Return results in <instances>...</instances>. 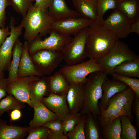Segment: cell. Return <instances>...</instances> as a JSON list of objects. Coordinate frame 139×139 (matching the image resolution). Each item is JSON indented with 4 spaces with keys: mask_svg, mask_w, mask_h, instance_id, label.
<instances>
[{
    "mask_svg": "<svg viewBox=\"0 0 139 139\" xmlns=\"http://www.w3.org/2000/svg\"><path fill=\"white\" fill-rule=\"evenodd\" d=\"M119 38L98 21L89 27L86 49L87 57L96 61L102 58L113 48Z\"/></svg>",
    "mask_w": 139,
    "mask_h": 139,
    "instance_id": "obj_1",
    "label": "cell"
},
{
    "mask_svg": "<svg viewBox=\"0 0 139 139\" xmlns=\"http://www.w3.org/2000/svg\"><path fill=\"white\" fill-rule=\"evenodd\" d=\"M54 21L48 9H38L33 5L23 17L20 24L25 29L24 37L25 41L29 43L38 37H46Z\"/></svg>",
    "mask_w": 139,
    "mask_h": 139,
    "instance_id": "obj_2",
    "label": "cell"
},
{
    "mask_svg": "<svg viewBox=\"0 0 139 139\" xmlns=\"http://www.w3.org/2000/svg\"><path fill=\"white\" fill-rule=\"evenodd\" d=\"M108 74L98 71L90 74L83 84L84 99L81 109L78 112L82 115L91 113L98 119L101 112L98 106L102 95V84Z\"/></svg>",
    "mask_w": 139,
    "mask_h": 139,
    "instance_id": "obj_3",
    "label": "cell"
},
{
    "mask_svg": "<svg viewBox=\"0 0 139 139\" xmlns=\"http://www.w3.org/2000/svg\"><path fill=\"white\" fill-rule=\"evenodd\" d=\"M89 27L79 31L65 46L62 52L63 60L66 64L72 65L78 63L87 57L86 45Z\"/></svg>",
    "mask_w": 139,
    "mask_h": 139,
    "instance_id": "obj_4",
    "label": "cell"
},
{
    "mask_svg": "<svg viewBox=\"0 0 139 139\" xmlns=\"http://www.w3.org/2000/svg\"><path fill=\"white\" fill-rule=\"evenodd\" d=\"M138 56L127 45L119 40L107 54L96 62L108 74L122 62L135 59Z\"/></svg>",
    "mask_w": 139,
    "mask_h": 139,
    "instance_id": "obj_5",
    "label": "cell"
},
{
    "mask_svg": "<svg viewBox=\"0 0 139 139\" xmlns=\"http://www.w3.org/2000/svg\"><path fill=\"white\" fill-rule=\"evenodd\" d=\"M69 83L84 84L87 76L98 71H104L96 61L92 59L72 65L65 64L59 70Z\"/></svg>",
    "mask_w": 139,
    "mask_h": 139,
    "instance_id": "obj_6",
    "label": "cell"
},
{
    "mask_svg": "<svg viewBox=\"0 0 139 139\" xmlns=\"http://www.w3.org/2000/svg\"><path fill=\"white\" fill-rule=\"evenodd\" d=\"M30 56L36 69L43 76L50 75L63 60L62 52L54 50H40Z\"/></svg>",
    "mask_w": 139,
    "mask_h": 139,
    "instance_id": "obj_7",
    "label": "cell"
},
{
    "mask_svg": "<svg viewBox=\"0 0 139 139\" xmlns=\"http://www.w3.org/2000/svg\"><path fill=\"white\" fill-rule=\"evenodd\" d=\"M49 36L42 40L38 37L28 43L30 55L41 50L46 49L62 52L65 46L72 39L71 36L63 35L51 28Z\"/></svg>",
    "mask_w": 139,
    "mask_h": 139,
    "instance_id": "obj_8",
    "label": "cell"
},
{
    "mask_svg": "<svg viewBox=\"0 0 139 139\" xmlns=\"http://www.w3.org/2000/svg\"><path fill=\"white\" fill-rule=\"evenodd\" d=\"M15 21L11 17L9 24L10 33L0 47V71L8 70L12 57L13 49L19 37L21 35L23 27L20 25L15 26Z\"/></svg>",
    "mask_w": 139,
    "mask_h": 139,
    "instance_id": "obj_9",
    "label": "cell"
},
{
    "mask_svg": "<svg viewBox=\"0 0 139 139\" xmlns=\"http://www.w3.org/2000/svg\"><path fill=\"white\" fill-rule=\"evenodd\" d=\"M94 22L83 17H69L54 20L51 28L64 35L74 36L79 31L89 27Z\"/></svg>",
    "mask_w": 139,
    "mask_h": 139,
    "instance_id": "obj_10",
    "label": "cell"
},
{
    "mask_svg": "<svg viewBox=\"0 0 139 139\" xmlns=\"http://www.w3.org/2000/svg\"><path fill=\"white\" fill-rule=\"evenodd\" d=\"M105 28L113 31L119 38H124L131 33L133 23L117 9L106 19L100 22Z\"/></svg>",
    "mask_w": 139,
    "mask_h": 139,
    "instance_id": "obj_11",
    "label": "cell"
},
{
    "mask_svg": "<svg viewBox=\"0 0 139 139\" xmlns=\"http://www.w3.org/2000/svg\"><path fill=\"white\" fill-rule=\"evenodd\" d=\"M40 77L31 76L22 78H17L13 81L8 83L7 93L18 99L28 104L31 108L33 106L30 100V86L32 81L39 79Z\"/></svg>",
    "mask_w": 139,
    "mask_h": 139,
    "instance_id": "obj_12",
    "label": "cell"
},
{
    "mask_svg": "<svg viewBox=\"0 0 139 139\" xmlns=\"http://www.w3.org/2000/svg\"><path fill=\"white\" fill-rule=\"evenodd\" d=\"M42 103L55 113L58 119L63 121L71 113L67 102L66 95H61L50 92L42 99Z\"/></svg>",
    "mask_w": 139,
    "mask_h": 139,
    "instance_id": "obj_13",
    "label": "cell"
},
{
    "mask_svg": "<svg viewBox=\"0 0 139 139\" xmlns=\"http://www.w3.org/2000/svg\"><path fill=\"white\" fill-rule=\"evenodd\" d=\"M128 87L126 84L114 78L109 79L106 77L102 85V95L98 103L100 111L107 108L109 101L112 97Z\"/></svg>",
    "mask_w": 139,
    "mask_h": 139,
    "instance_id": "obj_14",
    "label": "cell"
},
{
    "mask_svg": "<svg viewBox=\"0 0 139 139\" xmlns=\"http://www.w3.org/2000/svg\"><path fill=\"white\" fill-rule=\"evenodd\" d=\"M84 99L83 84L69 83L66 100L71 114L79 112L82 108Z\"/></svg>",
    "mask_w": 139,
    "mask_h": 139,
    "instance_id": "obj_15",
    "label": "cell"
},
{
    "mask_svg": "<svg viewBox=\"0 0 139 139\" xmlns=\"http://www.w3.org/2000/svg\"><path fill=\"white\" fill-rule=\"evenodd\" d=\"M28 42L25 41L23 44L22 51L17 71V77L22 78L31 76L41 77L43 75L36 69L28 50Z\"/></svg>",
    "mask_w": 139,
    "mask_h": 139,
    "instance_id": "obj_16",
    "label": "cell"
},
{
    "mask_svg": "<svg viewBox=\"0 0 139 139\" xmlns=\"http://www.w3.org/2000/svg\"><path fill=\"white\" fill-rule=\"evenodd\" d=\"M30 100L33 106L51 92L48 77L43 76L31 82L30 86Z\"/></svg>",
    "mask_w": 139,
    "mask_h": 139,
    "instance_id": "obj_17",
    "label": "cell"
},
{
    "mask_svg": "<svg viewBox=\"0 0 139 139\" xmlns=\"http://www.w3.org/2000/svg\"><path fill=\"white\" fill-rule=\"evenodd\" d=\"M101 112L98 120L102 129L115 118L124 115L128 116L131 122H133L131 107L121 106L108 107L105 110H101Z\"/></svg>",
    "mask_w": 139,
    "mask_h": 139,
    "instance_id": "obj_18",
    "label": "cell"
},
{
    "mask_svg": "<svg viewBox=\"0 0 139 139\" xmlns=\"http://www.w3.org/2000/svg\"><path fill=\"white\" fill-rule=\"evenodd\" d=\"M48 10L50 16L54 20L80 16L76 10L68 6L65 0H51Z\"/></svg>",
    "mask_w": 139,
    "mask_h": 139,
    "instance_id": "obj_19",
    "label": "cell"
},
{
    "mask_svg": "<svg viewBox=\"0 0 139 139\" xmlns=\"http://www.w3.org/2000/svg\"><path fill=\"white\" fill-rule=\"evenodd\" d=\"M33 108L34 110L33 118L29 123V127L31 128L41 126L50 121L58 119L55 113L47 108L42 102L35 105Z\"/></svg>",
    "mask_w": 139,
    "mask_h": 139,
    "instance_id": "obj_20",
    "label": "cell"
},
{
    "mask_svg": "<svg viewBox=\"0 0 139 139\" xmlns=\"http://www.w3.org/2000/svg\"><path fill=\"white\" fill-rule=\"evenodd\" d=\"M76 10L83 17L98 21L97 0H72Z\"/></svg>",
    "mask_w": 139,
    "mask_h": 139,
    "instance_id": "obj_21",
    "label": "cell"
},
{
    "mask_svg": "<svg viewBox=\"0 0 139 139\" xmlns=\"http://www.w3.org/2000/svg\"><path fill=\"white\" fill-rule=\"evenodd\" d=\"M28 127L8 125L0 118V139H22L28 133Z\"/></svg>",
    "mask_w": 139,
    "mask_h": 139,
    "instance_id": "obj_22",
    "label": "cell"
},
{
    "mask_svg": "<svg viewBox=\"0 0 139 139\" xmlns=\"http://www.w3.org/2000/svg\"><path fill=\"white\" fill-rule=\"evenodd\" d=\"M116 8L133 23L139 18V0H116Z\"/></svg>",
    "mask_w": 139,
    "mask_h": 139,
    "instance_id": "obj_23",
    "label": "cell"
},
{
    "mask_svg": "<svg viewBox=\"0 0 139 139\" xmlns=\"http://www.w3.org/2000/svg\"><path fill=\"white\" fill-rule=\"evenodd\" d=\"M51 92L61 95H66L69 83L59 71L48 77Z\"/></svg>",
    "mask_w": 139,
    "mask_h": 139,
    "instance_id": "obj_24",
    "label": "cell"
},
{
    "mask_svg": "<svg viewBox=\"0 0 139 139\" xmlns=\"http://www.w3.org/2000/svg\"><path fill=\"white\" fill-rule=\"evenodd\" d=\"M23 43L18 38L14 46L12 59L8 69V75L7 78L8 83L15 80L17 77V71L21 56Z\"/></svg>",
    "mask_w": 139,
    "mask_h": 139,
    "instance_id": "obj_25",
    "label": "cell"
},
{
    "mask_svg": "<svg viewBox=\"0 0 139 139\" xmlns=\"http://www.w3.org/2000/svg\"><path fill=\"white\" fill-rule=\"evenodd\" d=\"M135 94L129 87L112 97L108 102V107L119 106L131 107Z\"/></svg>",
    "mask_w": 139,
    "mask_h": 139,
    "instance_id": "obj_26",
    "label": "cell"
},
{
    "mask_svg": "<svg viewBox=\"0 0 139 139\" xmlns=\"http://www.w3.org/2000/svg\"><path fill=\"white\" fill-rule=\"evenodd\" d=\"M86 115L85 124V139H103L102 130L98 120L91 113Z\"/></svg>",
    "mask_w": 139,
    "mask_h": 139,
    "instance_id": "obj_27",
    "label": "cell"
},
{
    "mask_svg": "<svg viewBox=\"0 0 139 139\" xmlns=\"http://www.w3.org/2000/svg\"><path fill=\"white\" fill-rule=\"evenodd\" d=\"M113 72L125 76L139 78V56L122 62L115 68Z\"/></svg>",
    "mask_w": 139,
    "mask_h": 139,
    "instance_id": "obj_28",
    "label": "cell"
},
{
    "mask_svg": "<svg viewBox=\"0 0 139 139\" xmlns=\"http://www.w3.org/2000/svg\"><path fill=\"white\" fill-rule=\"evenodd\" d=\"M122 128L120 117H118L102 129L103 139H121Z\"/></svg>",
    "mask_w": 139,
    "mask_h": 139,
    "instance_id": "obj_29",
    "label": "cell"
},
{
    "mask_svg": "<svg viewBox=\"0 0 139 139\" xmlns=\"http://www.w3.org/2000/svg\"><path fill=\"white\" fill-rule=\"evenodd\" d=\"M25 107L24 103L14 96L8 94L0 101V117L5 112L15 109L20 110Z\"/></svg>",
    "mask_w": 139,
    "mask_h": 139,
    "instance_id": "obj_30",
    "label": "cell"
},
{
    "mask_svg": "<svg viewBox=\"0 0 139 139\" xmlns=\"http://www.w3.org/2000/svg\"><path fill=\"white\" fill-rule=\"evenodd\" d=\"M120 117L122 128L121 139H136L137 129L132 125L128 116L124 115Z\"/></svg>",
    "mask_w": 139,
    "mask_h": 139,
    "instance_id": "obj_31",
    "label": "cell"
},
{
    "mask_svg": "<svg viewBox=\"0 0 139 139\" xmlns=\"http://www.w3.org/2000/svg\"><path fill=\"white\" fill-rule=\"evenodd\" d=\"M113 78L127 85L133 91L135 96L139 98V79L136 77L132 78L123 76L114 72L109 73Z\"/></svg>",
    "mask_w": 139,
    "mask_h": 139,
    "instance_id": "obj_32",
    "label": "cell"
},
{
    "mask_svg": "<svg viewBox=\"0 0 139 139\" xmlns=\"http://www.w3.org/2000/svg\"><path fill=\"white\" fill-rule=\"evenodd\" d=\"M86 115H82L79 123L71 131L66 134L69 139H85V124Z\"/></svg>",
    "mask_w": 139,
    "mask_h": 139,
    "instance_id": "obj_33",
    "label": "cell"
},
{
    "mask_svg": "<svg viewBox=\"0 0 139 139\" xmlns=\"http://www.w3.org/2000/svg\"><path fill=\"white\" fill-rule=\"evenodd\" d=\"M96 7L98 21L101 22L107 11L116 8V0H97Z\"/></svg>",
    "mask_w": 139,
    "mask_h": 139,
    "instance_id": "obj_34",
    "label": "cell"
},
{
    "mask_svg": "<svg viewBox=\"0 0 139 139\" xmlns=\"http://www.w3.org/2000/svg\"><path fill=\"white\" fill-rule=\"evenodd\" d=\"M34 0H10L11 5L16 12L24 16L28 10L33 5Z\"/></svg>",
    "mask_w": 139,
    "mask_h": 139,
    "instance_id": "obj_35",
    "label": "cell"
},
{
    "mask_svg": "<svg viewBox=\"0 0 139 139\" xmlns=\"http://www.w3.org/2000/svg\"><path fill=\"white\" fill-rule=\"evenodd\" d=\"M49 129L43 126L32 128L28 127L29 133L26 139H48Z\"/></svg>",
    "mask_w": 139,
    "mask_h": 139,
    "instance_id": "obj_36",
    "label": "cell"
},
{
    "mask_svg": "<svg viewBox=\"0 0 139 139\" xmlns=\"http://www.w3.org/2000/svg\"><path fill=\"white\" fill-rule=\"evenodd\" d=\"M82 115L79 113L70 114L62 121L64 133H66L72 130L80 120Z\"/></svg>",
    "mask_w": 139,
    "mask_h": 139,
    "instance_id": "obj_37",
    "label": "cell"
},
{
    "mask_svg": "<svg viewBox=\"0 0 139 139\" xmlns=\"http://www.w3.org/2000/svg\"><path fill=\"white\" fill-rule=\"evenodd\" d=\"M42 126L48 128L54 132L64 134L62 121L58 119L50 121Z\"/></svg>",
    "mask_w": 139,
    "mask_h": 139,
    "instance_id": "obj_38",
    "label": "cell"
},
{
    "mask_svg": "<svg viewBox=\"0 0 139 139\" xmlns=\"http://www.w3.org/2000/svg\"><path fill=\"white\" fill-rule=\"evenodd\" d=\"M10 5V0H0V27L2 28H5L6 24V8Z\"/></svg>",
    "mask_w": 139,
    "mask_h": 139,
    "instance_id": "obj_39",
    "label": "cell"
},
{
    "mask_svg": "<svg viewBox=\"0 0 139 139\" xmlns=\"http://www.w3.org/2000/svg\"><path fill=\"white\" fill-rule=\"evenodd\" d=\"M131 109L135 115L136 127L137 131L139 130V98L135 95L133 100Z\"/></svg>",
    "mask_w": 139,
    "mask_h": 139,
    "instance_id": "obj_40",
    "label": "cell"
},
{
    "mask_svg": "<svg viewBox=\"0 0 139 139\" xmlns=\"http://www.w3.org/2000/svg\"><path fill=\"white\" fill-rule=\"evenodd\" d=\"M8 81L7 78L5 77L0 79V100L7 95V90Z\"/></svg>",
    "mask_w": 139,
    "mask_h": 139,
    "instance_id": "obj_41",
    "label": "cell"
},
{
    "mask_svg": "<svg viewBox=\"0 0 139 139\" xmlns=\"http://www.w3.org/2000/svg\"><path fill=\"white\" fill-rule=\"evenodd\" d=\"M51 0H34L35 2L33 5L36 8L40 9H48Z\"/></svg>",
    "mask_w": 139,
    "mask_h": 139,
    "instance_id": "obj_42",
    "label": "cell"
},
{
    "mask_svg": "<svg viewBox=\"0 0 139 139\" xmlns=\"http://www.w3.org/2000/svg\"><path fill=\"white\" fill-rule=\"evenodd\" d=\"M10 33L8 26L3 28L0 27V47Z\"/></svg>",
    "mask_w": 139,
    "mask_h": 139,
    "instance_id": "obj_43",
    "label": "cell"
},
{
    "mask_svg": "<svg viewBox=\"0 0 139 139\" xmlns=\"http://www.w3.org/2000/svg\"><path fill=\"white\" fill-rule=\"evenodd\" d=\"M49 129L48 139H68L64 134L55 133Z\"/></svg>",
    "mask_w": 139,
    "mask_h": 139,
    "instance_id": "obj_44",
    "label": "cell"
},
{
    "mask_svg": "<svg viewBox=\"0 0 139 139\" xmlns=\"http://www.w3.org/2000/svg\"><path fill=\"white\" fill-rule=\"evenodd\" d=\"M22 116L21 112L19 109L14 110L10 114L11 121H14L20 119Z\"/></svg>",
    "mask_w": 139,
    "mask_h": 139,
    "instance_id": "obj_45",
    "label": "cell"
},
{
    "mask_svg": "<svg viewBox=\"0 0 139 139\" xmlns=\"http://www.w3.org/2000/svg\"><path fill=\"white\" fill-rule=\"evenodd\" d=\"M131 32H134L139 35V18L133 22L132 25Z\"/></svg>",
    "mask_w": 139,
    "mask_h": 139,
    "instance_id": "obj_46",
    "label": "cell"
},
{
    "mask_svg": "<svg viewBox=\"0 0 139 139\" xmlns=\"http://www.w3.org/2000/svg\"><path fill=\"white\" fill-rule=\"evenodd\" d=\"M5 76L4 72L0 71V79L4 77Z\"/></svg>",
    "mask_w": 139,
    "mask_h": 139,
    "instance_id": "obj_47",
    "label": "cell"
},
{
    "mask_svg": "<svg viewBox=\"0 0 139 139\" xmlns=\"http://www.w3.org/2000/svg\"></svg>",
    "mask_w": 139,
    "mask_h": 139,
    "instance_id": "obj_48",
    "label": "cell"
}]
</instances>
